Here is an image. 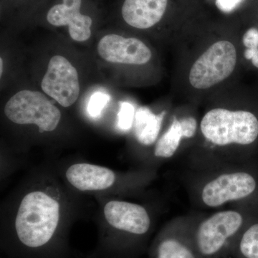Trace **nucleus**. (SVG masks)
Masks as SVG:
<instances>
[{"label": "nucleus", "mask_w": 258, "mask_h": 258, "mask_svg": "<svg viewBox=\"0 0 258 258\" xmlns=\"http://www.w3.org/2000/svg\"><path fill=\"white\" fill-rule=\"evenodd\" d=\"M198 134V143L186 160L188 169L258 162V108L209 109Z\"/></svg>", "instance_id": "nucleus-1"}, {"label": "nucleus", "mask_w": 258, "mask_h": 258, "mask_svg": "<svg viewBox=\"0 0 258 258\" xmlns=\"http://www.w3.org/2000/svg\"><path fill=\"white\" fill-rule=\"evenodd\" d=\"M185 178L195 206L217 209L258 203V162L188 169Z\"/></svg>", "instance_id": "nucleus-2"}, {"label": "nucleus", "mask_w": 258, "mask_h": 258, "mask_svg": "<svg viewBox=\"0 0 258 258\" xmlns=\"http://www.w3.org/2000/svg\"><path fill=\"white\" fill-rule=\"evenodd\" d=\"M258 216V203L235 205L209 215H191L190 235L200 258H231L241 232Z\"/></svg>", "instance_id": "nucleus-3"}, {"label": "nucleus", "mask_w": 258, "mask_h": 258, "mask_svg": "<svg viewBox=\"0 0 258 258\" xmlns=\"http://www.w3.org/2000/svg\"><path fill=\"white\" fill-rule=\"evenodd\" d=\"M60 217V205L42 191L25 195L15 220L18 242L25 248L46 247L55 236Z\"/></svg>", "instance_id": "nucleus-4"}, {"label": "nucleus", "mask_w": 258, "mask_h": 258, "mask_svg": "<svg viewBox=\"0 0 258 258\" xmlns=\"http://www.w3.org/2000/svg\"><path fill=\"white\" fill-rule=\"evenodd\" d=\"M237 62V49L227 40L214 42L194 62L188 80L198 91L210 89L228 79Z\"/></svg>", "instance_id": "nucleus-5"}, {"label": "nucleus", "mask_w": 258, "mask_h": 258, "mask_svg": "<svg viewBox=\"0 0 258 258\" xmlns=\"http://www.w3.org/2000/svg\"><path fill=\"white\" fill-rule=\"evenodd\" d=\"M5 113L13 123L37 125L40 132L55 130L61 118L58 108L45 95L28 90L12 97L5 107Z\"/></svg>", "instance_id": "nucleus-6"}, {"label": "nucleus", "mask_w": 258, "mask_h": 258, "mask_svg": "<svg viewBox=\"0 0 258 258\" xmlns=\"http://www.w3.org/2000/svg\"><path fill=\"white\" fill-rule=\"evenodd\" d=\"M41 87L49 96L59 104L69 107L77 101L80 94L79 75L74 66L62 56L52 57Z\"/></svg>", "instance_id": "nucleus-7"}, {"label": "nucleus", "mask_w": 258, "mask_h": 258, "mask_svg": "<svg viewBox=\"0 0 258 258\" xmlns=\"http://www.w3.org/2000/svg\"><path fill=\"white\" fill-rule=\"evenodd\" d=\"M191 215L171 222L153 247L152 258H200L190 235Z\"/></svg>", "instance_id": "nucleus-8"}, {"label": "nucleus", "mask_w": 258, "mask_h": 258, "mask_svg": "<svg viewBox=\"0 0 258 258\" xmlns=\"http://www.w3.org/2000/svg\"><path fill=\"white\" fill-rule=\"evenodd\" d=\"M107 222L115 230L134 239L142 238L151 229L152 220L142 205L124 201H111L104 208Z\"/></svg>", "instance_id": "nucleus-9"}, {"label": "nucleus", "mask_w": 258, "mask_h": 258, "mask_svg": "<svg viewBox=\"0 0 258 258\" xmlns=\"http://www.w3.org/2000/svg\"><path fill=\"white\" fill-rule=\"evenodd\" d=\"M98 52L102 58L113 63L142 66L149 62L152 51L139 39L111 34L101 39Z\"/></svg>", "instance_id": "nucleus-10"}, {"label": "nucleus", "mask_w": 258, "mask_h": 258, "mask_svg": "<svg viewBox=\"0 0 258 258\" xmlns=\"http://www.w3.org/2000/svg\"><path fill=\"white\" fill-rule=\"evenodd\" d=\"M82 0H63L62 4L52 7L47 15L48 23L54 26L68 25L71 38L86 41L91 37L92 19L81 13Z\"/></svg>", "instance_id": "nucleus-11"}, {"label": "nucleus", "mask_w": 258, "mask_h": 258, "mask_svg": "<svg viewBox=\"0 0 258 258\" xmlns=\"http://www.w3.org/2000/svg\"><path fill=\"white\" fill-rule=\"evenodd\" d=\"M198 128V120L194 116L174 117L169 128L158 139L154 156L161 159H171L181 149L183 140L195 138Z\"/></svg>", "instance_id": "nucleus-12"}, {"label": "nucleus", "mask_w": 258, "mask_h": 258, "mask_svg": "<svg viewBox=\"0 0 258 258\" xmlns=\"http://www.w3.org/2000/svg\"><path fill=\"white\" fill-rule=\"evenodd\" d=\"M167 4L168 0H125L122 16L133 28H151L160 22Z\"/></svg>", "instance_id": "nucleus-13"}, {"label": "nucleus", "mask_w": 258, "mask_h": 258, "mask_svg": "<svg viewBox=\"0 0 258 258\" xmlns=\"http://www.w3.org/2000/svg\"><path fill=\"white\" fill-rule=\"evenodd\" d=\"M66 177L73 186L81 191H96L111 187L115 180L113 171L103 166L76 164L70 166Z\"/></svg>", "instance_id": "nucleus-14"}, {"label": "nucleus", "mask_w": 258, "mask_h": 258, "mask_svg": "<svg viewBox=\"0 0 258 258\" xmlns=\"http://www.w3.org/2000/svg\"><path fill=\"white\" fill-rule=\"evenodd\" d=\"M165 112L156 115L147 107H141L136 112L134 131L141 144L149 146L155 143L161 128Z\"/></svg>", "instance_id": "nucleus-15"}, {"label": "nucleus", "mask_w": 258, "mask_h": 258, "mask_svg": "<svg viewBox=\"0 0 258 258\" xmlns=\"http://www.w3.org/2000/svg\"><path fill=\"white\" fill-rule=\"evenodd\" d=\"M231 258H258V216L241 232L232 247Z\"/></svg>", "instance_id": "nucleus-16"}, {"label": "nucleus", "mask_w": 258, "mask_h": 258, "mask_svg": "<svg viewBox=\"0 0 258 258\" xmlns=\"http://www.w3.org/2000/svg\"><path fill=\"white\" fill-rule=\"evenodd\" d=\"M135 108L128 102H120L118 113V127L122 131L132 128L135 118Z\"/></svg>", "instance_id": "nucleus-17"}, {"label": "nucleus", "mask_w": 258, "mask_h": 258, "mask_svg": "<svg viewBox=\"0 0 258 258\" xmlns=\"http://www.w3.org/2000/svg\"><path fill=\"white\" fill-rule=\"evenodd\" d=\"M111 97L107 93L96 92L90 98L88 105V112L93 118L99 116L105 107L108 104Z\"/></svg>", "instance_id": "nucleus-18"}, {"label": "nucleus", "mask_w": 258, "mask_h": 258, "mask_svg": "<svg viewBox=\"0 0 258 258\" xmlns=\"http://www.w3.org/2000/svg\"><path fill=\"white\" fill-rule=\"evenodd\" d=\"M242 42L246 49L258 48V30L252 28L249 29L244 34Z\"/></svg>", "instance_id": "nucleus-19"}, {"label": "nucleus", "mask_w": 258, "mask_h": 258, "mask_svg": "<svg viewBox=\"0 0 258 258\" xmlns=\"http://www.w3.org/2000/svg\"><path fill=\"white\" fill-rule=\"evenodd\" d=\"M242 0H216V6L224 13H230L240 4Z\"/></svg>", "instance_id": "nucleus-20"}, {"label": "nucleus", "mask_w": 258, "mask_h": 258, "mask_svg": "<svg viewBox=\"0 0 258 258\" xmlns=\"http://www.w3.org/2000/svg\"><path fill=\"white\" fill-rule=\"evenodd\" d=\"M244 57L247 60L252 61V64L258 69V48L245 49Z\"/></svg>", "instance_id": "nucleus-21"}, {"label": "nucleus", "mask_w": 258, "mask_h": 258, "mask_svg": "<svg viewBox=\"0 0 258 258\" xmlns=\"http://www.w3.org/2000/svg\"><path fill=\"white\" fill-rule=\"evenodd\" d=\"M0 61H1V62H0V64H1V67H0V70H1V73H0V74H1L2 76V74H3V59H0Z\"/></svg>", "instance_id": "nucleus-22"}]
</instances>
